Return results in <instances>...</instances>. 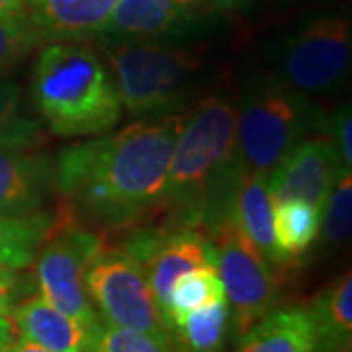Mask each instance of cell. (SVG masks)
I'll return each mask as SVG.
<instances>
[{
	"label": "cell",
	"instance_id": "obj_26",
	"mask_svg": "<svg viewBox=\"0 0 352 352\" xmlns=\"http://www.w3.org/2000/svg\"><path fill=\"white\" fill-rule=\"evenodd\" d=\"M323 239L331 245H342L351 239L352 231V175L344 170L329 194L321 214Z\"/></svg>",
	"mask_w": 352,
	"mask_h": 352
},
{
	"label": "cell",
	"instance_id": "obj_8",
	"mask_svg": "<svg viewBox=\"0 0 352 352\" xmlns=\"http://www.w3.org/2000/svg\"><path fill=\"white\" fill-rule=\"evenodd\" d=\"M102 247L92 231L76 227L71 217H59L36 254L39 296L92 331L102 319L85 288V270Z\"/></svg>",
	"mask_w": 352,
	"mask_h": 352
},
{
	"label": "cell",
	"instance_id": "obj_24",
	"mask_svg": "<svg viewBox=\"0 0 352 352\" xmlns=\"http://www.w3.org/2000/svg\"><path fill=\"white\" fill-rule=\"evenodd\" d=\"M88 352H184L175 339H161L138 329L116 327L100 321L90 342Z\"/></svg>",
	"mask_w": 352,
	"mask_h": 352
},
{
	"label": "cell",
	"instance_id": "obj_18",
	"mask_svg": "<svg viewBox=\"0 0 352 352\" xmlns=\"http://www.w3.org/2000/svg\"><path fill=\"white\" fill-rule=\"evenodd\" d=\"M315 327L317 352H351L352 274L346 272L329 286L307 309Z\"/></svg>",
	"mask_w": 352,
	"mask_h": 352
},
{
	"label": "cell",
	"instance_id": "obj_10",
	"mask_svg": "<svg viewBox=\"0 0 352 352\" xmlns=\"http://www.w3.org/2000/svg\"><path fill=\"white\" fill-rule=\"evenodd\" d=\"M342 173L344 166L331 135L302 139L268 173L270 201L302 200L323 214L329 194Z\"/></svg>",
	"mask_w": 352,
	"mask_h": 352
},
{
	"label": "cell",
	"instance_id": "obj_31",
	"mask_svg": "<svg viewBox=\"0 0 352 352\" xmlns=\"http://www.w3.org/2000/svg\"><path fill=\"white\" fill-rule=\"evenodd\" d=\"M28 14L25 0H0V18H12Z\"/></svg>",
	"mask_w": 352,
	"mask_h": 352
},
{
	"label": "cell",
	"instance_id": "obj_14",
	"mask_svg": "<svg viewBox=\"0 0 352 352\" xmlns=\"http://www.w3.org/2000/svg\"><path fill=\"white\" fill-rule=\"evenodd\" d=\"M118 0H32L28 16L41 39L76 41L100 34Z\"/></svg>",
	"mask_w": 352,
	"mask_h": 352
},
{
	"label": "cell",
	"instance_id": "obj_12",
	"mask_svg": "<svg viewBox=\"0 0 352 352\" xmlns=\"http://www.w3.org/2000/svg\"><path fill=\"white\" fill-rule=\"evenodd\" d=\"M55 188L50 157L30 145L0 143V214L36 215Z\"/></svg>",
	"mask_w": 352,
	"mask_h": 352
},
{
	"label": "cell",
	"instance_id": "obj_27",
	"mask_svg": "<svg viewBox=\"0 0 352 352\" xmlns=\"http://www.w3.org/2000/svg\"><path fill=\"white\" fill-rule=\"evenodd\" d=\"M331 139L337 147L340 157V163L344 166V170H351L352 166V113L351 104L342 106L339 112L335 113V118L331 120Z\"/></svg>",
	"mask_w": 352,
	"mask_h": 352
},
{
	"label": "cell",
	"instance_id": "obj_16",
	"mask_svg": "<svg viewBox=\"0 0 352 352\" xmlns=\"http://www.w3.org/2000/svg\"><path fill=\"white\" fill-rule=\"evenodd\" d=\"M186 6L175 0H118L100 34L126 43L161 38L186 22Z\"/></svg>",
	"mask_w": 352,
	"mask_h": 352
},
{
	"label": "cell",
	"instance_id": "obj_20",
	"mask_svg": "<svg viewBox=\"0 0 352 352\" xmlns=\"http://www.w3.org/2000/svg\"><path fill=\"white\" fill-rule=\"evenodd\" d=\"M59 217L47 214L2 215L0 214V264L14 270L30 266L41 243L47 239Z\"/></svg>",
	"mask_w": 352,
	"mask_h": 352
},
{
	"label": "cell",
	"instance_id": "obj_3",
	"mask_svg": "<svg viewBox=\"0 0 352 352\" xmlns=\"http://www.w3.org/2000/svg\"><path fill=\"white\" fill-rule=\"evenodd\" d=\"M32 100L51 133L59 138L110 131L124 113L100 57L71 41H51L41 47L32 76Z\"/></svg>",
	"mask_w": 352,
	"mask_h": 352
},
{
	"label": "cell",
	"instance_id": "obj_28",
	"mask_svg": "<svg viewBox=\"0 0 352 352\" xmlns=\"http://www.w3.org/2000/svg\"><path fill=\"white\" fill-rule=\"evenodd\" d=\"M16 282H18V278H16L14 268L0 264V315L10 317V314H12V300Z\"/></svg>",
	"mask_w": 352,
	"mask_h": 352
},
{
	"label": "cell",
	"instance_id": "obj_25",
	"mask_svg": "<svg viewBox=\"0 0 352 352\" xmlns=\"http://www.w3.org/2000/svg\"><path fill=\"white\" fill-rule=\"evenodd\" d=\"M41 41L28 14L0 18V76H6L22 63Z\"/></svg>",
	"mask_w": 352,
	"mask_h": 352
},
{
	"label": "cell",
	"instance_id": "obj_15",
	"mask_svg": "<svg viewBox=\"0 0 352 352\" xmlns=\"http://www.w3.org/2000/svg\"><path fill=\"white\" fill-rule=\"evenodd\" d=\"M229 219L252 247L274 266H284L272 227V201L266 176L243 173L229 201Z\"/></svg>",
	"mask_w": 352,
	"mask_h": 352
},
{
	"label": "cell",
	"instance_id": "obj_34",
	"mask_svg": "<svg viewBox=\"0 0 352 352\" xmlns=\"http://www.w3.org/2000/svg\"><path fill=\"white\" fill-rule=\"evenodd\" d=\"M30 2H32V0H25V6H28V4H30Z\"/></svg>",
	"mask_w": 352,
	"mask_h": 352
},
{
	"label": "cell",
	"instance_id": "obj_32",
	"mask_svg": "<svg viewBox=\"0 0 352 352\" xmlns=\"http://www.w3.org/2000/svg\"><path fill=\"white\" fill-rule=\"evenodd\" d=\"M8 352H51L47 349H43V346H39L36 342H32V340H25V339H14V342L10 344V349Z\"/></svg>",
	"mask_w": 352,
	"mask_h": 352
},
{
	"label": "cell",
	"instance_id": "obj_29",
	"mask_svg": "<svg viewBox=\"0 0 352 352\" xmlns=\"http://www.w3.org/2000/svg\"><path fill=\"white\" fill-rule=\"evenodd\" d=\"M208 8L215 12H233V10H245L252 6L256 0H204Z\"/></svg>",
	"mask_w": 352,
	"mask_h": 352
},
{
	"label": "cell",
	"instance_id": "obj_5",
	"mask_svg": "<svg viewBox=\"0 0 352 352\" xmlns=\"http://www.w3.org/2000/svg\"><path fill=\"white\" fill-rule=\"evenodd\" d=\"M122 108L135 118L168 116L186 98L201 67V50L126 41L108 50Z\"/></svg>",
	"mask_w": 352,
	"mask_h": 352
},
{
	"label": "cell",
	"instance_id": "obj_33",
	"mask_svg": "<svg viewBox=\"0 0 352 352\" xmlns=\"http://www.w3.org/2000/svg\"><path fill=\"white\" fill-rule=\"evenodd\" d=\"M176 4H182V6H188L192 2H196V0H175Z\"/></svg>",
	"mask_w": 352,
	"mask_h": 352
},
{
	"label": "cell",
	"instance_id": "obj_2",
	"mask_svg": "<svg viewBox=\"0 0 352 352\" xmlns=\"http://www.w3.org/2000/svg\"><path fill=\"white\" fill-rule=\"evenodd\" d=\"M235 106L208 96L182 120L166 175L164 201L188 223L210 231L229 217V201L243 175L235 163Z\"/></svg>",
	"mask_w": 352,
	"mask_h": 352
},
{
	"label": "cell",
	"instance_id": "obj_19",
	"mask_svg": "<svg viewBox=\"0 0 352 352\" xmlns=\"http://www.w3.org/2000/svg\"><path fill=\"white\" fill-rule=\"evenodd\" d=\"M272 227L276 249L286 266L309 251L321 229V214L302 200L278 201L272 204Z\"/></svg>",
	"mask_w": 352,
	"mask_h": 352
},
{
	"label": "cell",
	"instance_id": "obj_6",
	"mask_svg": "<svg viewBox=\"0 0 352 352\" xmlns=\"http://www.w3.org/2000/svg\"><path fill=\"white\" fill-rule=\"evenodd\" d=\"M85 288L106 323L173 339L143 266L127 249L102 247L85 270Z\"/></svg>",
	"mask_w": 352,
	"mask_h": 352
},
{
	"label": "cell",
	"instance_id": "obj_4",
	"mask_svg": "<svg viewBox=\"0 0 352 352\" xmlns=\"http://www.w3.org/2000/svg\"><path fill=\"white\" fill-rule=\"evenodd\" d=\"M321 126L307 96L280 80L261 82L241 102L235 120V163L241 173L266 176L309 131Z\"/></svg>",
	"mask_w": 352,
	"mask_h": 352
},
{
	"label": "cell",
	"instance_id": "obj_7",
	"mask_svg": "<svg viewBox=\"0 0 352 352\" xmlns=\"http://www.w3.org/2000/svg\"><path fill=\"white\" fill-rule=\"evenodd\" d=\"M351 65V22L335 14L317 16L284 41L280 82L307 98L331 94L344 85Z\"/></svg>",
	"mask_w": 352,
	"mask_h": 352
},
{
	"label": "cell",
	"instance_id": "obj_11",
	"mask_svg": "<svg viewBox=\"0 0 352 352\" xmlns=\"http://www.w3.org/2000/svg\"><path fill=\"white\" fill-rule=\"evenodd\" d=\"M127 251L138 258L164 317L168 294L175 280L194 268L214 264V249L200 231L180 229L170 233L139 235L129 243Z\"/></svg>",
	"mask_w": 352,
	"mask_h": 352
},
{
	"label": "cell",
	"instance_id": "obj_23",
	"mask_svg": "<svg viewBox=\"0 0 352 352\" xmlns=\"http://www.w3.org/2000/svg\"><path fill=\"white\" fill-rule=\"evenodd\" d=\"M39 127L22 112L20 87L0 76V143L39 147Z\"/></svg>",
	"mask_w": 352,
	"mask_h": 352
},
{
	"label": "cell",
	"instance_id": "obj_1",
	"mask_svg": "<svg viewBox=\"0 0 352 352\" xmlns=\"http://www.w3.org/2000/svg\"><path fill=\"white\" fill-rule=\"evenodd\" d=\"M184 116L145 118L59 153L55 188L90 215L124 226L164 201L166 175Z\"/></svg>",
	"mask_w": 352,
	"mask_h": 352
},
{
	"label": "cell",
	"instance_id": "obj_13",
	"mask_svg": "<svg viewBox=\"0 0 352 352\" xmlns=\"http://www.w3.org/2000/svg\"><path fill=\"white\" fill-rule=\"evenodd\" d=\"M10 321L18 339L32 340L51 352L90 351L94 331L59 311L39 294L14 307Z\"/></svg>",
	"mask_w": 352,
	"mask_h": 352
},
{
	"label": "cell",
	"instance_id": "obj_21",
	"mask_svg": "<svg viewBox=\"0 0 352 352\" xmlns=\"http://www.w3.org/2000/svg\"><path fill=\"white\" fill-rule=\"evenodd\" d=\"M219 300H227V298L221 278L214 264L194 268L175 280L168 294L164 321L173 331L188 314Z\"/></svg>",
	"mask_w": 352,
	"mask_h": 352
},
{
	"label": "cell",
	"instance_id": "obj_9",
	"mask_svg": "<svg viewBox=\"0 0 352 352\" xmlns=\"http://www.w3.org/2000/svg\"><path fill=\"white\" fill-rule=\"evenodd\" d=\"M214 266L226 289L227 305L233 311V325L243 337L274 309L278 282L270 263L252 247L231 219L212 231Z\"/></svg>",
	"mask_w": 352,
	"mask_h": 352
},
{
	"label": "cell",
	"instance_id": "obj_22",
	"mask_svg": "<svg viewBox=\"0 0 352 352\" xmlns=\"http://www.w3.org/2000/svg\"><path fill=\"white\" fill-rule=\"evenodd\" d=\"M229 323L227 300L208 303L188 314L175 327L184 352H219Z\"/></svg>",
	"mask_w": 352,
	"mask_h": 352
},
{
	"label": "cell",
	"instance_id": "obj_17",
	"mask_svg": "<svg viewBox=\"0 0 352 352\" xmlns=\"http://www.w3.org/2000/svg\"><path fill=\"white\" fill-rule=\"evenodd\" d=\"M239 339L237 352H317L311 315L302 307L270 311Z\"/></svg>",
	"mask_w": 352,
	"mask_h": 352
},
{
	"label": "cell",
	"instance_id": "obj_30",
	"mask_svg": "<svg viewBox=\"0 0 352 352\" xmlns=\"http://www.w3.org/2000/svg\"><path fill=\"white\" fill-rule=\"evenodd\" d=\"M14 337H16V333H14L10 317L0 315V352H8L10 344L14 342Z\"/></svg>",
	"mask_w": 352,
	"mask_h": 352
}]
</instances>
